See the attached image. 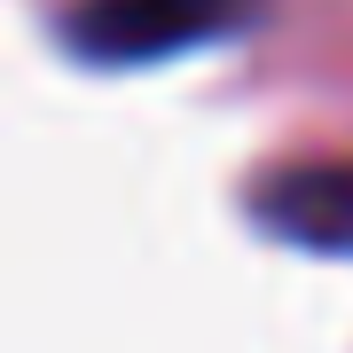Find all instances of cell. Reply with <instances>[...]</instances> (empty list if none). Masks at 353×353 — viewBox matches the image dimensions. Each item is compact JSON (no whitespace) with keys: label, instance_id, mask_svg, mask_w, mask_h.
I'll use <instances>...</instances> for the list:
<instances>
[{"label":"cell","instance_id":"obj_1","mask_svg":"<svg viewBox=\"0 0 353 353\" xmlns=\"http://www.w3.org/2000/svg\"><path fill=\"white\" fill-rule=\"evenodd\" d=\"M259 8L267 0H79L63 16V39L94 71H141V63H173L189 48L236 39Z\"/></svg>","mask_w":353,"mask_h":353},{"label":"cell","instance_id":"obj_2","mask_svg":"<svg viewBox=\"0 0 353 353\" xmlns=\"http://www.w3.org/2000/svg\"><path fill=\"white\" fill-rule=\"evenodd\" d=\"M252 220L267 228V236L299 243V252L353 259V157L275 165V173L252 189Z\"/></svg>","mask_w":353,"mask_h":353}]
</instances>
